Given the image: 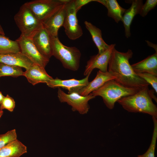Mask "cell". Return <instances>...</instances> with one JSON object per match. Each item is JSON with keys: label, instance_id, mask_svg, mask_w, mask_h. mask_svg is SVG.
Instances as JSON below:
<instances>
[{"label": "cell", "instance_id": "8", "mask_svg": "<svg viewBox=\"0 0 157 157\" xmlns=\"http://www.w3.org/2000/svg\"><path fill=\"white\" fill-rule=\"evenodd\" d=\"M65 7L66 13L63 26L68 38L71 40H75L82 36L83 31L78 23L74 0H68L65 3Z\"/></svg>", "mask_w": 157, "mask_h": 157}, {"label": "cell", "instance_id": "4", "mask_svg": "<svg viewBox=\"0 0 157 157\" xmlns=\"http://www.w3.org/2000/svg\"><path fill=\"white\" fill-rule=\"evenodd\" d=\"M53 56L59 60L65 68L74 71L79 67L81 53L75 47L64 45L58 37H51Z\"/></svg>", "mask_w": 157, "mask_h": 157}, {"label": "cell", "instance_id": "17", "mask_svg": "<svg viewBox=\"0 0 157 157\" xmlns=\"http://www.w3.org/2000/svg\"><path fill=\"white\" fill-rule=\"evenodd\" d=\"M131 5L128 9H126L122 18L124 28L125 35L129 38L131 35L130 26L135 16L139 14L142 6L143 5L142 0H134L131 1Z\"/></svg>", "mask_w": 157, "mask_h": 157}, {"label": "cell", "instance_id": "28", "mask_svg": "<svg viewBox=\"0 0 157 157\" xmlns=\"http://www.w3.org/2000/svg\"><path fill=\"white\" fill-rule=\"evenodd\" d=\"M157 4V0H146L142 6L139 14L143 17H145L150 10L156 6Z\"/></svg>", "mask_w": 157, "mask_h": 157}, {"label": "cell", "instance_id": "24", "mask_svg": "<svg viewBox=\"0 0 157 157\" xmlns=\"http://www.w3.org/2000/svg\"><path fill=\"white\" fill-rule=\"evenodd\" d=\"M154 123V131L150 145L147 151L143 154L138 156V157H155V151L157 138V118L152 117Z\"/></svg>", "mask_w": 157, "mask_h": 157}, {"label": "cell", "instance_id": "11", "mask_svg": "<svg viewBox=\"0 0 157 157\" xmlns=\"http://www.w3.org/2000/svg\"><path fill=\"white\" fill-rule=\"evenodd\" d=\"M31 38L43 56L49 59L53 56L51 37L43 26L35 32Z\"/></svg>", "mask_w": 157, "mask_h": 157}, {"label": "cell", "instance_id": "33", "mask_svg": "<svg viewBox=\"0 0 157 157\" xmlns=\"http://www.w3.org/2000/svg\"><path fill=\"white\" fill-rule=\"evenodd\" d=\"M3 110L1 109L0 108V118H1V117L2 115L3 114Z\"/></svg>", "mask_w": 157, "mask_h": 157}, {"label": "cell", "instance_id": "13", "mask_svg": "<svg viewBox=\"0 0 157 157\" xmlns=\"http://www.w3.org/2000/svg\"><path fill=\"white\" fill-rule=\"evenodd\" d=\"M65 13V4L62 7L42 22L43 27L51 37H58V30L61 27L63 26L64 24Z\"/></svg>", "mask_w": 157, "mask_h": 157}, {"label": "cell", "instance_id": "15", "mask_svg": "<svg viewBox=\"0 0 157 157\" xmlns=\"http://www.w3.org/2000/svg\"><path fill=\"white\" fill-rule=\"evenodd\" d=\"M23 76L33 85L40 83H46L53 78L48 74L44 68L35 64L24 72Z\"/></svg>", "mask_w": 157, "mask_h": 157}, {"label": "cell", "instance_id": "16", "mask_svg": "<svg viewBox=\"0 0 157 157\" xmlns=\"http://www.w3.org/2000/svg\"><path fill=\"white\" fill-rule=\"evenodd\" d=\"M0 63L23 67L26 70L34 64L20 51L0 54Z\"/></svg>", "mask_w": 157, "mask_h": 157}, {"label": "cell", "instance_id": "29", "mask_svg": "<svg viewBox=\"0 0 157 157\" xmlns=\"http://www.w3.org/2000/svg\"><path fill=\"white\" fill-rule=\"evenodd\" d=\"M95 0H74V6L75 10L77 13L83 6Z\"/></svg>", "mask_w": 157, "mask_h": 157}, {"label": "cell", "instance_id": "12", "mask_svg": "<svg viewBox=\"0 0 157 157\" xmlns=\"http://www.w3.org/2000/svg\"><path fill=\"white\" fill-rule=\"evenodd\" d=\"M90 74L87 75L85 78L81 80L72 78L62 80L56 78H53L46 83L47 86L51 88H62L68 90V93L76 92L86 86L88 83L89 77Z\"/></svg>", "mask_w": 157, "mask_h": 157}, {"label": "cell", "instance_id": "10", "mask_svg": "<svg viewBox=\"0 0 157 157\" xmlns=\"http://www.w3.org/2000/svg\"><path fill=\"white\" fill-rule=\"evenodd\" d=\"M115 46V44L110 45L109 48L103 53L92 56L87 62L84 75L86 76L91 74L95 68L98 69L103 72L108 71V62Z\"/></svg>", "mask_w": 157, "mask_h": 157}, {"label": "cell", "instance_id": "20", "mask_svg": "<svg viewBox=\"0 0 157 157\" xmlns=\"http://www.w3.org/2000/svg\"><path fill=\"white\" fill-rule=\"evenodd\" d=\"M84 24L87 29L90 33L92 40L98 50V53L101 54L107 49L110 45L106 44L103 39L101 30L91 22H84Z\"/></svg>", "mask_w": 157, "mask_h": 157}, {"label": "cell", "instance_id": "14", "mask_svg": "<svg viewBox=\"0 0 157 157\" xmlns=\"http://www.w3.org/2000/svg\"><path fill=\"white\" fill-rule=\"evenodd\" d=\"M117 78L116 76L108 71L103 72L99 70L92 81L89 82L87 85L76 92L82 96H87L99 88L107 81Z\"/></svg>", "mask_w": 157, "mask_h": 157}, {"label": "cell", "instance_id": "26", "mask_svg": "<svg viewBox=\"0 0 157 157\" xmlns=\"http://www.w3.org/2000/svg\"><path fill=\"white\" fill-rule=\"evenodd\" d=\"M138 76L143 79L149 84H150L157 93V76L147 73H136Z\"/></svg>", "mask_w": 157, "mask_h": 157}, {"label": "cell", "instance_id": "32", "mask_svg": "<svg viewBox=\"0 0 157 157\" xmlns=\"http://www.w3.org/2000/svg\"><path fill=\"white\" fill-rule=\"evenodd\" d=\"M0 35H5V33L4 30L1 26L0 24Z\"/></svg>", "mask_w": 157, "mask_h": 157}, {"label": "cell", "instance_id": "2", "mask_svg": "<svg viewBox=\"0 0 157 157\" xmlns=\"http://www.w3.org/2000/svg\"><path fill=\"white\" fill-rule=\"evenodd\" d=\"M152 99L157 102L153 90H150L147 86L133 94L121 98L117 102L129 112L147 114L157 118V107Z\"/></svg>", "mask_w": 157, "mask_h": 157}, {"label": "cell", "instance_id": "30", "mask_svg": "<svg viewBox=\"0 0 157 157\" xmlns=\"http://www.w3.org/2000/svg\"><path fill=\"white\" fill-rule=\"evenodd\" d=\"M146 42H147L149 46L152 47L155 50L156 52H157V46L155 45H153L154 44H152V45H151L150 44V42L148 41H146Z\"/></svg>", "mask_w": 157, "mask_h": 157}, {"label": "cell", "instance_id": "25", "mask_svg": "<svg viewBox=\"0 0 157 157\" xmlns=\"http://www.w3.org/2000/svg\"><path fill=\"white\" fill-rule=\"evenodd\" d=\"M17 138L15 129L9 131L4 134L0 135V149L8 143L17 139Z\"/></svg>", "mask_w": 157, "mask_h": 157}, {"label": "cell", "instance_id": "31", "mask_svg": "<svg viewBox=\"0 0 157 157\" xmlns=\"http://www.w3.org/2000/svg\"><path fill=\"white\" fill-rule=\"evenodd\" d=\"M4 97L5 96L3 95L2 92L0 91V105L1 104Z\"/></svg>", "mask_w": 157, "mask_h": 157}, {"label": "cell", "instance_id": "3", "mask_svg": "<svg viewBox=\"0 0 157 157\" xmlns=\"http://www.w3.org/2000/svg\"><path fill=\"white\" fill-rule=\"evenodd\" d=\"M140 90L125 87L115 79H112L107 81L91 93L95 97H101L106 106L112 109L114 108L115 103L121 98L133 94Z\"/></svg>", "mask_w": 157, "mask_h": 157}, {"label": "cell", "instance_id": "7", "mask_svg": "<svg viewBox=\"0 0 157 157\" xmlns=\"http://www.w3.org/2000/svg\"><path fill=\"white\" fill-rule=\"evenodd\" d=\"M58 97L62 103H66L72 107L73 111H78L81 114H86L90 108L88 101L95 98L91 93L86 96L79 94L76 92L67 94L60 88H58Z\"/></svg>", "mask_w": 157, "mask_h": 157}, {"label": "cell", "instance_id": "19", "mask_svg": "<svg viewBox=\"0 0 157 157\" xmlns=\"http://www.w3.org/2000/svg\"><path fill=\"white\" fill-rule=\"evenodd\" d=\"M27 151L26 146L16 139L0 149V157H19Z\"/></svg>", "mask_w": 157, "mask_h": 157}, {"label": "cell", "instance_id": "18", "mask_svg": "<svg viewBox=\"0 0 157 157\" xmlns=\"http://www.w3.org/2000/svg\"><path fill=\"white\" fill-rule=\"evenodd\" d=\"M131 66L136 73H147L157 76V52Z\"/></svg>", "mask_w": 157, "mask_h": 157}, {"label": "cell", "instance_id": "21", "mask_svg": "<svg viewBox=\"0 0 157 157\" xmlns=\"http://www.w3.org/2000/svg\"><path fill=\"white\" fill-rule=\"evenodd\" d=\"M103 4L108 10V16L113 19L118 23L121 21L126 9L121 7L116 0H95Z\"/></svg>", "mask_w": 157, "mask_h": 157}, {"label": "cell", "instance_id": "9", "mask_svg": "<svg viewBox=\"0 0 157 157\" xmlns=\"http://www.w3.org/2000/svg\"><path fill=\"white\" fill-rule=\"evenodd\" d=\"M20 51L34 64L45 68L49 59L43 56L39 51L31 38L21 35L16 40Z\"/></svg>", "mask_w": 157, "mask_h": 157}, {"label": "cell", "instance_id": "22", "mask_svg": "<svg viewBox=\"0 0 157 157\" xmlns=\"http://www.w3.org/2000/svg\"><path fill=\"white\" fill-rule=\"evenodd\" d=\"M19 51L20 48L16 40H12L5 35H0V54Z\"/></svg>", "mask_w": 157, "mask_h": 157}, {"label": "cell", "instance_id": "27", "mask_svg": "<svg viewBox=\"0 0 157 157\" xmlns=\"http://www.w3.org/2000/svg\"><path fill=\"white\" fill-rule=\"evenodd\" d=\"M0 105V108L2 110L6 109L12 112L15 107V102L13 98L7 94L5 96Z\"/></svg>", "mask_w": 157, "mask_h": 157}, {"label": "cell", "instance_id": "1", "mask_svg": "<svg viewBox=\"0 0 157 157\" xmlns=\"http://www.w3.org/2000/svg\"><path fill=\"white\" fill-rule=\"evenodd\" d=\"M133 55L131 50L122 52L115 48L108 62V71L116 76L115 80L123 86L140 90L149 84L136 74L130 64Z\"/></svg>", "mask_w": 157, "mask_h": 157}, {"label": "cell", "instance_id": "5", "mask_svg": "<svg viewBox=\"0 0 157 157\" xmlns=\"http://www.w3.org/2000/svg\"><path fill=\"white\" fill-rule=\"evenodd\" d=\"M14 20L21 32V35L26 37L31 38L43 26L42 22L25 3L15 15Z\"/></svg>", "mask_w": 157, "mask_h": 157}, {"label": "cell", "instance_id": "23", "mask_svg": "<svg viewBox=\"0 0 157 157\" xmlns=\"http://www.w3.org/2000/svg\"><path fill=\"white\" fill-rule=\"evenodd\" d=\"M22 67L0 63V77L3 76L17 77L23 76L24 72Z\"/></svg>", "mask_w": 157, "mask_h": 157}, {"label": "cell", "instance_id": "6", "mask_svg": "<svg viewBox=\"0 0 157 157\" xmlns=\"http://www.w3.org/2000/svg\"><path fill=\"white\" fill-rule=\"evenodd\" d=\"M68 0H34L24 3L42 22L62 7Z\"/></svg>", "mask_w": 157, "mask_h": 157}]
</instances>
